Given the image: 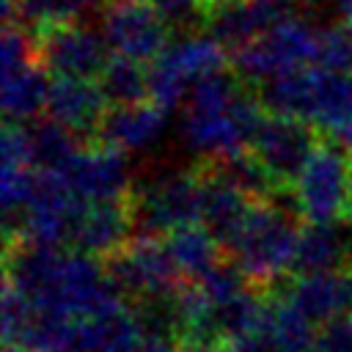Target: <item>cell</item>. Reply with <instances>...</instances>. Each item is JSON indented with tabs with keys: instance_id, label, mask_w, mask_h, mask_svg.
Segmentation results:
<instances>
[{
	"instance_id": "cell-4",
	"label": "cell",
	"mask_w": 352,
	"mask_h": 352,
	"mask_svg": "<svg viewBox=\"0 0 352 352\" xmlns=\"http://www.w3.org/2000/svg\"><path fill=\"white\" fill-rule=\"evenodd\" d=\"M319 55V30L300 19L286 16L245 47L231 52V69L248 82H267L305 66H314Z\"/></svg>"
},
{
	"instance_id": "cell-26",
	"label": "cell",
	"mask_w": 352,
	"mask_h": 352,
	"mask_svg": "<svg viewBox=\"0 0 352 352\" xmlns=\"http://www.w3.org/2000/svg\"><path fill=\"white\" fill-rule=\"evenodd\" d=\"M319 66L330 69H352V38L346 28H324L319 30Z\"/></svg>"
},
{
	"instance_id": "cell-12",
	"label": "cell",
	"mask_w": 352,
	"mask_h": 352,
	"mask_svg": "<svg viewBox=\"0 0 352 352\" xmlns=\"http://www.w3.org/2000/svg\"><path fill=\"white\" fill-rule=\"evenodd\" d=\"M36 55L52 74L66 77H99L110 60V47L102 30L82 25L80 19L50 22L33 28Z\"/></svg>"
},
{
	"instance_id": "cell-31",
	"label": "cell",
	"mask_w": 352,
	"mask_h": 352,
	"mask_svg": "<svg viewBox=\"0 0 352 352\" xmlns=\"http://www.w3.org/2000/svg\"><path fill=\"white\" fill-rule=\"evenodd\" d=\"M341 236H344V267H352V217L341 220Z\"/></svg>"
},
{
	"instance_id": "cell-20",
	"label": "cell",
	"mask_w": 352,
	"mask_h": 352,
	"mask_svg": "<svg viewBox=\"0 0 352 352\" xmlns=\"http://www.w3.org/2000/svg\"><path fill=\"white\" fill-rule=\"evenodd\" d=\"M344 267V236H341V220L338 223H314L305 220L300 226L297 236V253H294V272H327Z\"/></svg>"
},
{
	"instance_id": "cell-34",
	"label": "cell",
	"mask_w": 352,
	"mask_h": 352,
	"mask_svg": "<svg viewBox=\"0 0 352 352\" xmlns=\"http://www.w3.org/2000/svg\"><path fill=\"white\" fill-rule=\"evenodd\" d=\"M292 3H300V0H292Z\"/></svg>"
},
{
	"instance_id": "cell-21",
	"label": "cell",
	"mask_w": 352,
	"mask_h": 352,
	"mask_svg": "<svg viewBox=\"0 0 352 352\" xmlns=\"http://www.w3.org/2000/svg\"><path fill=\"white\" fill-rule=\"evenodd\" d=\"M165 242H168V250L176 261V267L182 270L184 280H198L201 275H206L220 258V250L223 245L217 242V236L201 223H190V226H182L170 234H165Z\"/></svg>"
},
{
	"instance_id": "cell-1",
	"label": "cell",
	"mask_w": 352,
	"mask_h": 352,
	"mask_svg": "<svg viewBox=\"0 0 352 352\" xmlns=\"http://www.w3.org/2000/svg\"><path fill=\"white\" fill-rule=\"evenodd\" d=\"M264 113L261 94H253L248 80H242L234 69H220L195 82L187 94L182 140L198 162H209L248 148Z\"/></svg>"
},
{
	"instance_id": "cell-9",
	"label": "cell",
	"mask_w": 352,
	"mask_h": 352,
	"mask_svg": "<svg viewBox=\"0 0 352 352\" xmlns=\"http://www.w3.org/2000/svg\"><path fill=\"white\" fill-rule=\"evenodd\" d=\"M322 143V132L294 116L264 113L250 140V151L261 160L267 173L278 187H294L305 162Z\"/></svg>"
},
{
	"instance_id": "cell-8",
	"label": "cell",
	"mask_w": 352,
	"mask_h": 352,
	"mask_svg": "<svg viewBox=\"0 0 352 352\" xmlns=\"http://www.w3.org/2000/svg\"><path fill=\"white\" fill-rule=\"evenodd\" d=\"M116 289L129 300H143L151 294L173 292L184 283L182 270L176 267L168 242L151 234H135L116 253L102 258Z\"/></svg>"
},
{
	"instance_id": "cell-17",
	"label": "cell",
	"mask_w": 352,
	"mask_h": 352,
	"mask_svg": "<svg viewBox=\"0 0 352 352\" xmlns=\"http://www.w3.org/2000/svg\"><path fill=\"white\" fill-rule=\"evenodd\" d=\"M165 116L168 110L151 99L135 104H116L102 116L94 140H102L124 154L148 151L165 132Z\"/></svg>"
},
{
	"instance_id": "cell-33",
	"label": "cell",
	"mask_w": 352,
	"mask_h": 352,
	"mask_svg": "<svg viewBox=\"0 0 352 352\" xmlns=\"http://www.w3.org/2000/svg\"><path fill=\"white\" fill-rule=\"evenodd\" d=\"M344 28H346V30H349V38H352V28H349V25H344Z\"/></svg>"
},
{
	"instance_id": "cell-15",
	"label": "cell",
	"mask_w": 352,
	"mask_h": 352,
	"mask_svg": "<svg viewBox=\"0 0 352 352\" xmlns=\"http://www.w3.org/2000/svg\"><path fill=\"white\" fill-rule=\"evenodd\" d=\"M132 195V192H129ZM118 198V201H99V204H85L74 220L72 228V248L91 253V256H110L121 245H126L135 236V214H132V201Z\"/></svg>"
},
{
	"instance_id": "cell-19",
	"label": "cell",
	"mask_w": 352,
	"mask_h": 352,
	"mask_svg": "<svg viewBox=\"0 0 352 352\" xmlns=\"http://www.w3.org/2000/svg\"><path fill=\"white\" fill-rule=\"evenodd\" d=\"M204 170V212H201V223L217 236V242L223 245V250L231 248V242L236 239L239 228L245 226L250 209H253V198L245 195L239 187H234L228 179L217 176L214 170H209L204 162H198Z\"/></svg>"
},
{
	"instance_id": "cell-25",
	"label": "cell",
	"mask_w": 352,
	"mask_h": 352,
	"mask_svg": "<svg viewBox=\"0 0 352 352\" xmlns=\"http://www.w3.org/2000/svg\"><path fill=\"white\" fill-rule=\"evenodd\" d=\"M30 143H33L36 168H60L85 140L69 126L47 118L30 126Z\"/></svg>"
},
{
	"instance_id": "cell-23",
	"label": "cell",
	"mask_w": 352,
	"mask_h": 352,
	"mask_svg": "<svg viewBox=\"0 0 352 352\" xmlns=\"http://www.w3.org/2000/svg\"><path fill=\"white\" fill-rule=\"evenodd\" d=\"M267 327L280 352H314V322L305 319L294 305H289L275 289L267 300Z\"/></svg>"
},
{
	"instance_id": "cell-11",
	"label": "cell",
	"mask_w": 352,
	"mask_h": 352,
	"mask_svg": "<svg viewBox=\"0 0 352 352\" xmlns=\"http://www.w3.org/2000/svg\"><path fill=\"white\" fill-rule=\"evenodd\" d=\"M99 28L113 55L151 63L170 36V22L148 0H102Z\"/></svg>"
},
{
	"instance_id": "cell-5",
	"label": "cell",
	"mask_w": 352,
	"mask_h": 352,
	"mask_svg": "<svg viewBox=\"0 0 352 352\" xmlns=\"http://www.w3.org/2000/svg\"><path fill=\"white\" fill-rule=\"evenodd\" d=\"M135 234L165 236L182 226L198 223L204 212V170L201 165L187 170H168L132 187Z\"/></svg>"
},
{
	"instance_id": "cell-24",
	"label": "cell",
	"mask_w": 352,
	"mask_h": 352,
	"mask_svg": "<svg viewBox=\"0 0 352 352\" xmlns=\"http://www.w3.org/2000/svg\"><path fill=\"white\" fill-rule=\"evenodd\" d=\"M94 6H102V0H3V19L33 30L50 22L80 19Z\"/></svg>"
},
{
	"instance_id": "cell-30",
	"label": "cell",
	"mask_w": 352,
	"mask_h": 352,
	"mask_svg": "<svg viewBox=\"0 0 352 352\" xmlns=\"http://www.w3.org/2000/svg\"><path fill=\"white\" fill-rule=\"evenodd\" d=\"M239 0H198V8H201V22H206V16H212L214 11H223L228 6H234Z\"/></svg>"
},
{
	"instance_id": "cell-18",
	"label": "cell",
	"mask_w": 352,
	"mask_h": 352,
	"mask_svg": "<svg viewBox=\"0 0 352 352\" xmlns=\"http://www.w3.org/2000/svg\"><path fill=\"white\" fill-rule=\"evenodd\" d=\"M294 3L292 0H239L223 11H214L206 16V30L214 36L228 52L245 47L280 19L292 16Z\"/></svg>"
},
{
	"instance_id": "cell-27",
	"label": "cell",
	"mask_w": 352,
	"mask_h": 352,
	"mask_svg": "<svg viewBox=\"0 0 352 352\" xmlns=\"http://www.w3.org/2000/svg\"><path fill=\"white\" fill-rule=\"evenodd\" d=\"M314 352H352V314L324 322L316 333Z\"/></svg>"
},
{
	"instance_id": "cell-10",
	"label": "cell",
	"mask_w": 352,
	"mask_h": 352,
	"mask_svg": "<svg viewBox=\"0 0 352 352\" xmlns=\"http://www.w3.org/2000/svg\"><path fill=\"white\" fill-rule=\"evenodd\" d=\"M349 157L322 138L314 157L305 162L300 179L294 182V195L300 204L302 220L314 223H338L346 217L349 204Z\"/></svg>"
},
{
	"instance_id": "cell-29",
	"label": "cell",
	"mask_w": 352,
	"mask_h": 352,
	"mask_svg": "<svg viewBox=\"0 0 352 352\" xmlns=\"http://www.w3.org/2000/svg\"><path fill=\"white\" fill-rule=\"evenodd\" d=\"M126 352H182V346H179V341L170 338V336L140 333V338H138Z\"/></svg>"
},
{
	"instance_id": "cell-32",
	"label": "cell",
	"mask_w": 352,
	"mask_h": 352,
	"mask_svg": "<svg viewBox=\"0 0 352 352\" xmlns=\"http://www.w3.org/2000/svg\"><path fill=\"white\" fill-rule=\"evenodd\" d=\"M336 6H338V14H341L344 25L352 28V0H336Z\"/></svg>"
},
{
	"instance_id": "cell-14",
	"label": "cell",
	"mask_w": 352,
	"mask_h": 352,
	"mask_svg": "<svg viewBox=\"0 0 352 352\" xmlns=\"http://www.w3.org/2000/svg\"><path fill=\"white\" fill-rule=\"evenodd\" d=\"M275 292L305 319H311L314 324H324L330 319L352 314V267L292 275L289 280L278 283Z\"/></svg>"
},
{
	"instance_id": "cell-3",
	"label": "cell",
	"mask_w": 352,
	"mask_h": 352,
	"mask_svg": "<svg viewBox=\"0 0 352 352\" xmlns=\"http://www.w3.org/2000/svg\"><path fill=\"white\" fill-rule=\"evenodd\" d=\"M264 110L314 124L319 132L352 118V69L305 66L300 72L267 80L261 88Z\"/></svg>"
},
{
	"instance_id": "cell-22",
	"label": "cell",
	"mask_w": 352,
	"mask_h": 352,
	"mask_svg": "<svg viewBox=\"0 0 352 352\" xmlns=\"http://www.w3.org/2000/svg\"><path fill=\"white\" fill-rule=\"evenodd\" d=\"M96 82L110 107L148 99V69L140 60H132L124 55H113L102 69V74L96 77Z\"/></svg>"
},
{
	"instance_id": "cell-28",
	"label": "cell",
	"mask_w": 352,
	"mask_h": 352,
	"mask_svg": "<svg viewBox=\"0 0 352 352\" xmlns=\"http://www.w3.org/2000/svg\"><path fill=\"white\" fill-rule=\"evenodd\" d=\"M226 352H280L275 338H272V333H270V327H267V314H264V322L256 330L226 341Z\"/></svg>"
},
{
	"instance_id": "cell-6",
	"label": "cell",
	"mask_w": 352,
	"mask_h": 352,
	"mask_svg": "<svg viewBox=\"0 0 352 352\" xmlns=\"http://www.w3.org/2000/svg\"><path fill=\"white\" fill-rule=\"evenodd\" d=\"M226 47L214 36H184L148 63V99L165 110L184 104L204 77L226 69Z\"/></svg>"
},
{
	"instance_id": "cell-13",
	"label": "cell",
	"mask_w": 352,
	"mask_h": 352,
	"mask_svg": "<svg viewBox=\"0 0 352 352\" xmlns=\"http://www.w3.org/2000/svg\"><path fill=\"white\" fill-rule=\"evenodd\" d=\"M69 190L82 204H99V201H118L132 192V176L126 165V154L94 140L82 143L60 168H55Z\"/></svg>"
},
{
	"instance_id": "cell-2",
	"label": "cell",
	"mask_w": 352,
	"mask_h": 352,
	"mask_svg": "<svg viewBox=\"0 0 352 352\" xmlns=\"http://www.w3.org/2000/svg\"><path fill=\"white\" fill-rule=\"evenodd\" d=\"M302 214L267 198L256 201L236 239L226 250L250 286L275 289L294 272V253Z\"/></svg>"
},
{
	"instance_id": "cell-16",
	"label": "cell",
	"mask_w": 352,
	"mask_h": 352,
	"mask_svg": "<svg viewBox=\"0 0 352 352\" xmlns=\"http://www.w3.org/2000/svg\"><path fill=\"white\" fill-rule=\"evenodd\" d=\"M47 118L69 126L82 140L96 138L99 121L107 113V99L91 77H66L55 74L47 91Z\"/></svg>"
},
{
	"instance_id": "cell-7",
	"label": "cell",
	"mask_w": 352,
	"mask_h": 352,
	"mask_svg": "<svg viewBox=\"0 0 352 352\" xmlns=\"http://www.w3.org/2000/svg\"><path fill=\"white\" fill-rule=\"evenodd\" d=\"M3 63V113L6 121L28 124L47 104V66L36 55L33 33L19 22H6L0 41Z\"/></svg>"
}]
</instances>
